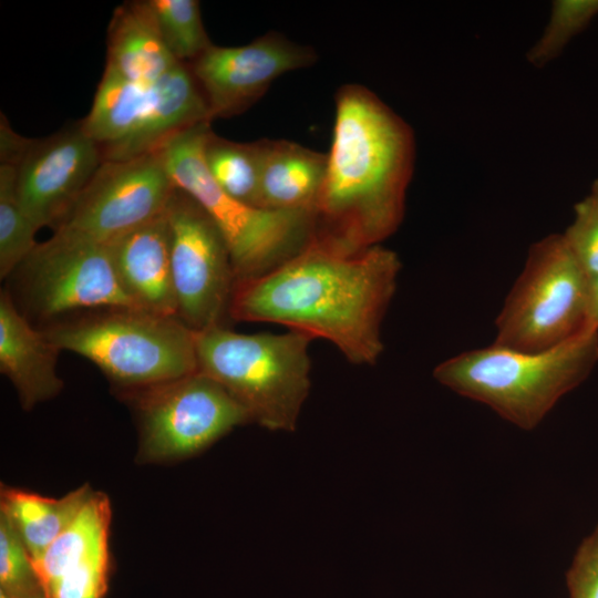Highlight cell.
<instances>
[{
    "mask_svg": "<svg viewBox=\"0 0 598 598\" xmlns=\"http://www.w3.org/2000/svg\"><path fill=\"white\" fill-rule=\"evenodd\" d=\"M109 245L121 282L136 305L155 315L178 318L166 209Z\"/></svg>",
    "mask_w": 598,
    "mask_h": 598,
    "instance_id": "cell-15",
    "label": "cell"
},
{
    "mask_svg": "<svg viewBox=\"0 0 598 598\" xmlns=\"http://www.w3.org/2000/svg\"><path fill=\"white\" fill-rule=\"evenodd\" d=\"M210 132V122H203L171 138L161 148L165 166L174 186L190 195L218 227L236 280L262 275L309 243L315 231L313 209H264L223 192L204 159Z\"/></svg>",
    "mask_w": 598,
    "mask_h": 598,
    "instance_id": "cell-6",
    "label": "cell"
},
{
    "mask_svg": "<svg viewBox=\"0 0 598 598\" xmlns=\"http://www.w3.org/2000/svg\"><path fill=\"white\" fill-rule=\"evenodd\" d=\"M296 331L239 333L223 324L196 331L198 370L271 431H293L310 390L309 346Z\"/></svg>",
    "mask_w": 598,
    "mask_h": 598,
    "instance_id": "cell-4",
    "label": "cell"
},
{
    "mask_svg": "<svg viewBox=\"0 0 598 598\" xmlns=\"http://www.w3.org/2000/svg\"><path fill=\"white\" fill-rule=\"evenodd\" d=\"M110 519L109 499L92 493L66 528L32 561L44 594L72 564L107 547Z\"/></svg>",
    "mask_w": 598,
    "mask_h": 598,
    "instance_id": "cell-20",
    "label": "cell"
},
{
    "mask_svg": "<svg viewBox=\"0 0 598 598\" xmlns=\"http://www.w3.org/2000/svg\"><path fill=\"white\" fill-rule=\"evenodd\" d=\"M589 283L561 234L532 244L495 320L493 343L539 352L589 330Z\"/></svg>",
    "mask_w": 598,
    "mask_h": 598,
    "instance_id": "cell-8",
    "label": "cell"
},
{
    "mask_svg": "<svg viewBox=\"0 0 598 598\" xmlns=\"http://www.w3.org/2000/svg\"><path fill=\"white\" fill-rule=\"evenodd\" d=\"M107 547L71 565L49 588L47 598H102L106 587Z\"/></svg>",
    "mask_w": 598,
    "mask_h": 598,
    "instance_id": "cell-26",
    "label": "cell"
},
{
    "mask_svg": "<svg viewBox=\"0 0 598 598\" xmlns=\"http://www.w3.org/2000/svg\"><path fill=\"white\" fill-rule=\"evenodd\" d=\"M316 52L277 32L240 47L212 45L189 66L206 99L212 121L250 107L280 75L307 68Z\"/></svg>",
    "mask_w": 598,
    "mask_h": 598,
    "instance_id": "cell-13",
    "label": "cell"
},
{
    "mask_svg": "<svg viewBox=\"0 0 598 598\" xmlns=\"http://www.w3.org/2000/svg\"><path fill=\"white\" fill-rule=\"evenodd\" d=\"M42 331L61 351L87 359L125 389L198 371L196 331L176 317L142 309H103L53 322Z\"/></svg>",
    "mask_w": 598,
    "mask_h": 598,
    "instance_id": "cell-5",
    "label": "cell"
},
{
    "mask_svg": "<svg viewBox=\"0 0 598 598\" xmlns=\"http://www.w3.org/2000/svg\"><path fill=\"white\" fill-rule=\"evenodd\" d=\"M132 392L140 419L141 451L151 460L193 455L235 426L252 421L238 400L199 370Z\"/></svg>",
    "mask_w": 598,
    "mask_h": 598,
    "instance_id": "cell-10",
    "label": "cell"
},
{
    "mask_svg": "<svg viewBox=\"0 0 598 598\" xmlns=\"http://www.w3.org/2000/svg\"><path fill=\"white\" fill-rule=\"evenodd\" d=\"M175 188L161 148L125 161H103L54 231L111 244L162 214Z\"/></svg>",
    "mask_w": 598,
    "mask_h": 598,
    "instance_id": "cell-12",
    "label": "cell"
},
{
    "mask_svg": "<svg viewBox=\"0 0 598 598\" xmlns=\"http://www.w3.org/2000/svg\"><path fill=\"white\" fill-rule=\"evenodd\" d=\"M401 268L398 254L382 245L349 251L312 236L274 269L236 280L228 316L326 339L351 363L373 364Z\"/></svg>",
    "mask_w": 598,
    "mask_h": 598,
    "instance_id": "cell-1",
    "label": "cell"
},
{
    "mask_svg": "<svg viewBox=\"0 0 598 598\" xmlns=\"http://www.w3.org/2000/svg\"><path fill=\"white\" fill-rule=\"evenodd\" d=\"M0 592L9 598L45 596L23 542L2 513L0 516Z\"/></svg>",
    "mask_w": 598,
    "mask_h": 598,
    "instance_id": "cell-25",
    "label": "cell"
},
{
    "mask_svg": "<svg viewBox=\"0 0 598 598\" xmlns=\"http://www.w3.org/2000/svg\"><path fill=\"white\" fill-rule=\"evenodd\" d=\"M588 329L598 330V276L589 283Z\"/></svg>",
    "mask_w": 598,
    "mask_h": 598,
    "instance_id": "cell-29",
    "label": "cell"
},
{
    "mask_svg": "<svg viewBox=\"0 0 598 598\" xmlns=\"http://www.w3.org/2000/svg\"><path fill=\"white\" fill-rule=\"evenodd\" d=\"M91 494L87 486H82L55 499L6 488L1 493V513L19 534L31 560L35 561L72 522Z\"/></svg>",
    "mask_w": 598,
    "mask_h": 598,
    "instance_id": "cell-19",
    "label": "cell"
},
{
    "mask_svg": "<svg viewBox=\"0 0 598 598\" xmlns=\"http://www.w3.org/2000/svg\"><path fill=\"white\" fill-rule=\"evenodd\" d=\"M178 64L162 39L146 0L125 2L115 9L109 25L104 71L127 81L151 83Z\"/></svg>",
    "mask_w": 598,
    "mask_h": 598,
    "instance_id": "cell-18",
    "label": "cell"
},
{
    "mask_svg": "<svg viewBox=\"0 0 598 598\" xmlns=\"http://www.w3.org/2000/svg\"><path fill=\"white\" fill-rule=\"evenodd\" d=\"M561 235L589 280L597 277L598 210L587 196L575 205L574 218Z\"/></svg>",
    "mask_w": 598,
    "mask_h": 598,
    "instance_id": "cell-27",
    "label": "cell"
},
{
    "mask_svg": "<svg viewBox=\"0 0 598 598\" xmlns=\"http://www.w3.org/2000/svg\"><path fill=\"white\" fill-rule=\"evenodd\" d=\"M597 363L598 330H587L539 352L494 343L467 350L439 363L433 377L445 388L529 431L582 383Z\"/></svg>",
    "mask_w": 598,
    "mask_h": 598,
    "instance_id": "cell-3",
    "label": "cell"
},
{
    "mask_svg": "<svg viewBox=\"0 0 598 598\" xmlns=\"http://www.w3.org/2000/svg\"><path fill=\"white\" fill-rule=\"evenodd\" d=\"M61 350L31 324L12 295L0 292V371L16 388L23 408L56 395L62 380L56 373Z\"/></svg>",
    "mask_w": 598,
    "mask_h": 598,
    "instance_id": "cell-16",
    "label": "cell"
},
{
    "mask_svg": "<svg viewBox=\"0 0 598 598\" xmlns=\"http://www.w3.org/2000/svg\"><path fill=\"white\" fill-rule=\"evenodd\" d=\"M598 16V0H555L548 23L536 43L529 49L527 61L542 68L566 49Z\"/></svg>",
    "mask_w": 598,
    "mask_h": 598,
    "instance_id": "cell-24",
    "label": "cell"
},
{
    "mask_svg": "<svg viewBox=\"0 0 598 598\" xmlns=\"http://www.w3.org/2000/svg\"><path fill=\"white\" fill-rule=\"evenodd\" d=\"M103 162L82 124L43 140H31L17 163L19 199L35 226L58 228Z\"/></svg>",
    "mask_w": 598,
    "mask_h": 598,
    "instance_id": "cell-14",
    "label": "cell"
},
{
    "mask_svg": "<svg viewBox=\"0 0 598 598\" xmlns=\"http://www.w3.org/2000/svg\"><path fill=\"white\" fill-rule=\"evenodd\" d=\"M178 318L202 331L221 324L236 281L226 241L206 210L175 188L166 206Z\"/></svg>",
    "mask_w": 598,
    "mask_h": 598,
    "instance_id": "cell-11",
    "label": "cell"
},
{
    "mask_svg": "<svg viewBox=\"0 0 598 598\" xmlns=\"http://www.w3.org/2000/svg\"><path fill=\"white\" fill-rule=\"evenodd\" d=\"M161 37L176 61L193 62L213 45L196 0H147Z\"/></svg>",
    "mask_w": 598,
    "mask_h": 598,
    "instance_id": "cell-23",
    "label": "cell"
},
{
    "mask_svg": "<svg viewBox=\"0 0 598 598\" xmlns=\"http://www.w3.org/2000/svg\"><path fill=\"white\" fill-rule=\"evenodd\" d=\"M14 272L28 309L51 323L103 309H141L121 282L109 244L54 231Z\"/></svg>",
    "mask_w": 598,
    "mask_h": 598,
    "instance_id": "cell-9",
    "label": "cell"
},
{
    "mask_svg": "<svg viewBox=\"0 0 598 598\" xmlns=\"http://www.w3.org/2000/svg\"><path fill=\"white\" fill-rule=\"evenodd\" d=\"M3 594V592H2ZM39 598H47V596H42V597H39Z\"/></svg>",
    "mask_w": 598,
    "mask_h": 598,
    "instance_id": "cell-31",
    "label": "cell"
},
{
    "mask_svg": "<svg viewBox=\"0 0 598 598\" xmlns=\"http://www.w3.org/2000/svg\"><path fill=\"white\" fill-rule=\"evenodd\" d=\"M334 101L312 236L359 251L381 245L403 220L414 135L402 117L360 84L342 85Z\"/></svg>",
    "mask_w": 598,
    "mask_h": 598,
    "instance_id": "cell-2",
    "label": "cell"
},
{
    "mask_svg": "<svg viewBox=\"0 0 598 598\" xmlns=\"http://www.w3.org/2000/svg\"><path fill=\"white\" fill-rule=\"evenodd\" d=\"M16 167L0 165V277L11 276L38 245L39 228L24 210L16 185Z\"/></svg>",
    "mask_w": 598,
    "mask_h": 598,
    "instance_id": "cell-22",
    "label": "cell"
},
{
    "mask_svg": "<svg viewBox=\"0 0 598 598\" xmlns=\"http://www.w3.org/2000/svg\"><path fill=\"white\" fill-rule=\"evenodd\" d=\"M207 169L218 187L230 197L257 206L259 190V142L238 143L213 133L204 146Z\"/></svg>",
    "mask_w": 598,
    "mask_h": 598,
    "instance_id": "cell-21",
    "label": "cell"
},
{
    "mask_svg": "<svg viewBox=\"0 0 598 598\" xmlns=\"http://www.w3.org/2000/svg\"><path fill=\"white\" fill-rule=\"evenodd\" d=\"M257 206L270 210L313 209L327 154L286 140H259Z\"/></svg>",
    "mask_w": 598,
    "mask_h": 598,
    "instance_id": "cell-17",
    "label": "cell"
},
{
    "mask_svg": "<svg viewBox=\"0 0 598 598\" xmlns=\"http://www.w3.org/2000/svg\"><path fill=\"white\" fill-rule=\"evenodd\" d=\"M587 197L598 210V178L592 182L590 192Z\"/></svg>",
    "mask_w": 598,
    "mask_h": 598,
    "instance_id": "cell-30",
    "label": "cell"
},
{
    "mask_svg": "<svg viewBox=\"0 0 598 598\" xmlns=\"http://www.w3.org/2000/svg\"><path fill=\"white\" fill-rule=\"evenodd\" d=\"M212 122L203 91L184 63L151 83L104 71L81 122L103 161H125L162 148L175 135Z\"/></svg>",
    "mask_w": 598,
    "mask_h": 598,
    "instance_id": "cell-7",
    "label": "cell"
},
{
    "mask_svg": "<svg viewBox=\"0 0 598 598\" xmlns=\"http://www.w3.org/2000/svg\"><path fill=\"white\" fill-rule=\"evenodd\" d=\"M566 580L569 598H598V525L578 547Z\"/></svg>",
    "mask_w": 598,
    "mask_h": 598,
    "instance_id": "cell-28",
    "label": "cell"
}]
</instances>
